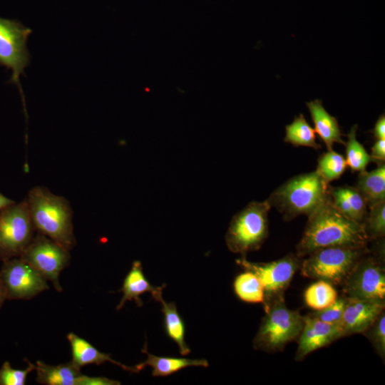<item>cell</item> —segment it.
Listing matches in <instances>:
<instances>
[{
  "label": "cell",
  "mask_w": 385,
  "mask_h": 385,
  "mask_svg": "<svg viewBox=\"0 0 385 385\" xmlns=\"http://www.w3.org/2000/svg\"><path fill=\"white\" fill-rule=\"evenodd\" d=\"M233 288L237 297L243 302H265L264 287L258 277L250 271L245 270L235 277Z\"/></svg>",
  "instance_id": "cell-22"
},
{
  "label": "cell",
  "mask_w": 385,
  "mask_h": 385,
  "mask_svg": "<svg viewBox=\"0 0 385 385\" xmlns=\"http://www.w3.org/2000/svg\"><path fill=\"white\" fill-rule=\"evenodd\" d=\"M299 336L295 360L302 361L311 352L344 337L339 325L323 322L307 315Z\"/></svg>",
  "instance_id": "cell-13"
},
{
  "label": "cell",
  "mask_w": 385,
  "mask_h": 385,
  "mask_svg": "<svg viewBox=\"0 0 385 385\" xmlns=\"http://www.w3.org/2000/svg\"><path fill=\"white\" fill-rule=\"evenodd\" d=\"M67 338L71 348V362L79 369L87 364L100 365L109 361L125 371L133 373L139 372L135 366H128L113 359L110 354L99 351L88 342L74 333H69Z\"/></svg>",
  "instance_id": "cell-16"
},
{
  "label": "cell",
  "mask_w": 385,
  "mask_h": 385,
  "mask_svg": "<svg viewBox=\"0 0 385 385\" xmlns=\"http://www.w3.org/2000/svg\"><path fill=\"white\" fill-rule=\"evenodd\" d=\"M374 162L384 163L385 160V139L376 140L371 147V154Z\"/></svg>",
  "instance_id": "cell-33"
},
{
  "label": "cell",
  "mask_w": 385,
  "mask_h": 385,
  "mask_svg": "<svg viewBox=\"0 0 385 385\" xmlns=\"http://www.w3.org/2000/svg\"><path fill=\"white\" fill-rule=\"evenodd\" d=\"M142 351L147 355V359L135 366L139 371L146 366H151L153 368L152 375L155 377L167 376L186 367H208L209 366L207 361L205 359L155 356L150 354L145 346Z\"/></svg>",
  "instance_id": "cell-18"
},
{
  "label": "cell",
  "mask_w": 385,
  "mask_h": 385,
  "mask_svg": "<svg viewBox=\"0 0 385 385\" xmlns=\"http://www.w3.org/2000/svg\"><path fill=\"white\" fill-rule=\"evenodd\" d=\"M68 252L47 236L38 232L19 257L46 280L51 281L58 292H61L59 275L69 262Z\"/></svg>",
  "instance_id": "cell-9"
},
{
  "label": "cell",
  "mask_w": 385,
  "mask_h": 385,
  "mask_svg": "<svg viewBox=\"0 0 385 385\" xmlns=\"http://www.w3.org/2000/svg\"><path fill=\"white\" fill-rule=\"evenodd\" d=\"M329 183L316 170L294 176L275 189L267 199L284 220L307 216L329 197Z\"/></svg>",
  "instance_id": "cell-3"
},
{
  "label": "cell",
  "mask_w": 385,
  "mask_h": 385,
  "mask_svg": "<svg viewBox=\"0 0 385 385\" xmlns=\"http://www.w3.org/2000/svg\"><path fill=\"white\" fill-rule=\"evenodd\" d=\"M355 188L365 199L368 207L385 200V164L379 163L371 171L359 172Z\"/></svg>",
  "instance_id": "cell-20"
},
{
  "label": "cell",
  "mask_w": 385,
  "mask_h": 385,
  "mask_svg": "<svg viewBox=\"0 0 385 385\" xmlns=\"http://www.w3.org/2000/svg\"><path fill=\"white\" fill-rule=\"evenodd\" d=\"M314 130L324 143L328 150H332L334 143L345 145L337 118L331 115L323 107L322 101L317 99L307 103Z\"/></svg>",
  "instance_id": "cell-17"
},
{
  "label": "cell",
  "mask_w": 385,
  "mask_h": 385,
  "mask_svg": "<svg viewBox=\"0 0 385 385\" xmlns=\"http://www.w3.org/2000/svg\"><path fill=\"white\" fill-rule=\"evenodd\" d=\"M346 303V297L338 298L332 305L307 316L325 323L339 325Z\"/></svg>",
  "instance_id": "cell-31"
},
{
  "label": "cell",
  "mask_w": 385,
  "mask_h": 385,
  "mask_svg": "<svg viewBox=\"0 0 385 385\" xmlns=\"http://www.w3.org/2000/svg\"><path fill=\"white\" fill-rule=\"evenodd\" d=\"M376 140L385 139V117L384 114L380 115L371 130Z\"/></svg>",
  "instance_id": "cell-34"
},
{
  "label": "cell",
  "mask_w": 385,
  "mask_h": 385,
  "mask_svg": "<svg viewBox=\"0 0 385 385\" xmlns=\"http://www.w3.org/2000/svg\"><path fill=\"white\" fill-rule=\"evenodd\" d=\"M34 229L26 200L0 211V260L20 257Z\"/></svg>",
  "instance_id": "cell-8"
},
{
  "label": "cell",
  "mask_w": 385,
  "mask_h": 385,
  "mask_svg": "<svg viewBox=\"0 0 385 385\" xmlns=\"http://www.w3.org/2000/svg\"><path fill=\"white\" fill-rule=\"evenodd\" d=\"M120 383L116 380L103 376H88L81 374L78 385H118Z\"/></svg>",
  "instance_id": "cell-32"
},
{
  "label": "cell",
  "mask_w": 385,
  "mask_h": 385,
  "mask_svg": "<svg viewBox=\"0 0 385 385\" xmlns=\"http://www.w3.org/2000/svg\"><path fill=\"white\" fill-rule=\"evenodd\" d=\"M284 142L298 146L320 149L321 145L316 142L315 130L306 120L303 114L296 116L293 122L285 126Z\"/></svg>",
  "instance_id": "cell-23"
},
{
  "label": "cell",
  "mask_w": 385,
  "mask_h": 385,
  "mask_svg": "<svg viewBox=\"0 0 385 385\" xmlns=\"http://www.w3.org/2000/svg\"><path fill=\"white\" fill-rule=\"evenodd\" d=\"M301 257L289 254L270 262H252L242 257L236 260L245 270L255 274L261 282L265 291V302L284 296L294 274L300 268Z\"/></svg>",
  "instance_id": "cell-10"
},
{
  "label": "cell",
  "mask_w": 385,
  "mask_h": 385,
  "mask_svg": "<svg viewBox=\"0 0 385 385\" xmlns=\"http://www.w3.org/2000/svg\"><path fill=\"white\" fill-rule=\"evenodd\" d=\"M368 241L363 225L340 212L329 195L308 215L296 255L302 257L329 247H364Z\"/></svg>",
  "instance_id": "cell-1"
},
{
  "label": "cell",
  "mask_w": 385,
  "mask_h": 385,
  "mask_svg": "<svg viewBox=\"0 0 385 385\" xmlns=\"http://www.w3.org/2000/svg\"><path fill=\"white\" fill-rule=\"evenodd\" d=\"M357 125L351 127L347 135L346 147V163L352 172L365 170L370 162H374L371 155L356 139Z\"/></svg>",
  "instance_id": "cell-25"
},
{
  "label": "cell",
  "mask_w": 385,
  "mask_h": 385,
  "mask_svg": "<svg viewBox=\"0 0 385 385\" xmlns=\"http://www.w3.org/2000/svg\"><path fill=\"white\" fill-rule=\"evenodd\" d=\"M304 299L307 306L316 311L334 304L338 294L331 283L319 279L307 288Z\"/></svg>",
  "instance_id": "cell-24"
},
{
  "label": "cell",
  "mask_w": 385,
  "mask_h": 385,
  "mask_svg": "<svg viewBox=\"0 0 385 385\" xmlns=\"http://www.w3.org/2000/svg\"><path fill=\"white\" fill-rule=\"evenodd\" d=\"M347 165L345 158L332 150L322 154L318 158L317 170L329 183L339 178Z\"/></svg>",
  "instance_id": "cell-26"
},
{
  "label": "cell",
  "mask_w": 385,
  "mask_h": 385,
  "mask_svg": "<svg viewBox=\"0 0 385 385\" xmlns=\"http://www.w3.org/2000/svg\"><path fill=\"white\" fill-rule=\"evenodd\" d=\"M271 207L267 200L252 201L232 217L225 235L230 251L245 257L261 247L269 233Z\"/></svg>",
  "instance_id": "cell-5"
},
{
  "label": "cell",
  "mask_w": 385,
  "mask_h": 385,
  "mask_svg": "<svg viewBox=\"0 0 385 385\" xmlns=\"http://www.w3.org/2000/svg\"><path fill=\"white\" fill-rule=\"evenodd\" d=\"M369 252L364 247H329L309 254L301 262L302 276L342 285L356 263Z\"/></svg>",
  "instance_id": "cell-6"
},
{
  "label": "cell",
  "mask_w": 385,
  "mask_h": 385,
  "mask_svg": "<svg viewBox=\"0 0 385 385\" xmlns=\"http://www.w3.org/2000/svg\"><path fill=\"white\" fill-rule=\"evenodd\" d=\"M383 311L374 322L364 333L369 339L377 354L384 359L385 356V314Z\"/></svg>",
  "instance_id": "cell-30"
},
{
  "label": "cell",
  "mask_w": 385,
  "mask_h": 385,
  "mask_svg": "<svg viewBox=\"0 0 385 385\" xmlns=\"http://www.w3.org/2000/svg\"><path fill=\"white\" fill-rule=\"evenodd\" d=\"M6 299V293L4 289L0 282V308L3 305L5 299Z\"/></svg>",
  "instance_id": "cell-36"
},
{
  "label": "cell",
  "mask_w": 385,
  "mask_h": 385,
  "mask_svg": "<svg viewBox=\"0 0 385 385\" xmlns=\"http://www.w3.org/2000/svg\"><path fill=\"white\" fill-rule=\"evenodd\" d=\"M158 302L162 305L165 317V329L168 336L178 346L182 355H187L190 349L185 340V324L174 302H166L161 297Z\"/></svg>",
  "instance_id": "cell-21"
},
{
  "label": "cell",
  "mask_w": 385,
  "mask_h": 385,
  "mask_svg": "<svg viewBox=\"0 0 385 385\" xmlns=\"http://www.w3.org/2000/svg\"><path fill=\"white\" fill-rule=\"evenodd\" d=\"M364 255L344 282V297L385 302V270L376 258Z\"/></svg>",
  "instance_id": "cell-11"
},
{
  "label": "cell",
  "mask_w": 385,
  "mask_h": 385,
  "mask_svg": "<svg viewBox=\"0 0 385 385\" xmlns=\"http://www.w3.org/2000/svg\"><path fill=\"white\" fill-rule=\"evenodd\" d=\"M36 381L46 385H78L81 374L71 361L52 366L41 361L36 362Z\"/></svg>",
  "instance_id": "cell-19"
},
{
  "label": "cell",
  "mask_w": 385,
  "mask_h": 385,
  "mask_svg": "<svg viewBox=\"0 0 385 385\" xmlns=\"http://www.w3.org/2000/svg\"><path fill=\"white\" fill-rule=\"evenodd\" d=\"M385 302L346 297L339 326L344 337L364 334L384 311Z\"/></svg>",
  "instance_id": "cell-14"
},
{
  "label": "cell",
  "mask_w": 385,
  "mask_h": 385,
  "mask_svg": "<svg viewBox=\"0 0 385 385\" xmlns=\"http://www.w3.org/2000/svg\"><path fill=\"white\" fill-rule=\"evenodd\" d=\"M0 282L9 299H30L49 288L46 279L20 257L4 262Z\"/></svg>",
  "instance_id": "cell-12"
},
{
  "label": "cell",
  "mask_w": 385,
  "mask_h": 385,
  "mask_svg": "<svg viewBox=\"0 0 385 385\" xmlns=\"http://www.w3.org/2000/svg\"><path fill=\"white\" fill-rule=\"evenodd\" d=\"M342 187L351 207L353 220L362 225L368 212L365 199L355 187L348 185Z\"/></svg>",
  "instance_id": "cell-28"
},
{
  "label": "cell",
  "mask_w": 385,
  "mask_h": 385,
  "mask_svg": "<svg viewBox=\"0 0 385 385\" xmlns=\"http://www.w3.org/2000/svg\"><path fill=\"white\" fill-rule=\"evenodd\" d=\"M14 203V200L0 193V211Z\"/></svg>",
  "instance_id": "cell-35"
},
{
  "label": "cell",
  "mask_w": 385,
  "mask_h": 385,
  "mask_svg": "<svg viewBox=\"0 0 385 385\" xmlns=\"http://www.w3.org/2000/svg\"><path fill=\"white\" fill-rule=\"evenodd\" d=\"M34 228L67 250L75 245L73 212L68 200L36 186L25 199Z\"/></svg>",
  "instance_id": "cell-2"
},
{
  "label": "cell",
  "mask_w": 385,
  "mask_h": 385,
  "mask_svg": "<svg viewBox=\"0 0 385 385\" xmlns=\"http://www.w3.org/2000/svg\"><path fill=\"white\" fill-rule=\"evenodd\" d=\"M26 361L28 366L24 369H14L5 361L0 368V385H24L28 374L35 369L34 364Z\"/></svg>",
  "instance_id": "cell-29"
},
{
  "label": "cell",
  "mask_w": 385,
  "mask_h": 385,
  "mask_svg": "<svg viewBox=\"0 0 385 385\" xmlns=\"http://www.w3.org/2000/svg\"><path fill=\"white\" fill-rule=\"evenodd\" d=\"M265 314L253 340L257 350L266 352L282 351L291 341L299 337L304 324L299 311L289 309L284 296L264 304Z\"/></svg>",
  "instance_id": "cell-4"
},
{
  "label": "cell",
  "mask_w": 385,
  "mask_h": 385,
  "mask_svg": "<svg viewBox=\"0 0 385 385\" xmlns=\"http://www.w3.org/2000/svg\"><path fill=\"white\" fill-rule=\"evenodd\" d=\"M32 32L31 29L18 20L0 17V66L11 71L8 83L17 86L26 116L25 98L20 76H26L24 70L31 62L27 41Z\"/></svg>",
  "instance_id": "cell-7"
},
{
  "label": "cell",
  "mask_w": 385,
  "mask_h": 385,
  "mask_svg": "<svg viewBox=\"0 0 385 385\" xmlns=\"http://www.w3.org/2000/svg\"><path fill=\"white\" fill-rule=\"evenodd\" d=\"M165 286L153 287L145 278L140 261H134L130 270L124 279L121 292L123 293L117 309H120L127 301L134 300L138 307L143 306L140 296L145 292H150L153 298L158 300L163 297V289Z\"/></svg>",
  "instance_id": "cell-15"
},
{
  "label": "cell",
  "mask_w": 385,
  "mask_h": 385,
  "mask_svg": "<svg viewBox=\"0 0 385 385\" xmlns=\"http://www.w3.org/2000/svg\"><path fill=\"white\" fill-rule=\"evenodd\" d=\"M362 222L368 240H379L385 235V200L368 207Z\"/></svg>",
  "instance_id": "cell-27"
}]
</instances>
